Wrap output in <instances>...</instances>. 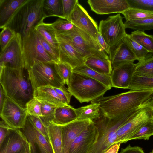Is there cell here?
I'll use <instances>...</instances> for the list:
<instances>
[{"label":"cell","instance_id":"19","mask_svg":"<svg viewBox=\"0 0 153 153\" xmlns=\"http://www.w3.org/2000/svg\"><path fill=\"white\" fill-rule=\"evenodd\" d=\"M93 122L90 120H77L62 126L64 153H67L74 141Z\"/></svg>","mask_w":153,"mask_h":153},{"label":"cell","instance_id":"48","mask_svg":"<svg viewBox=\"0 0 153 153\" xmlns=\"http://www.w3.org/2000/svg\"><path fill=\"white\" fill-rule=\"evenodd\" d=\"M120 153H145L142 148L138 146H132L130 144L121 149Z\"/></svg>","mask_w":153,"mask_h":153},{"label":"cell","instance_id":"31","mask_svg":"<svg viewBox=\"0 0 153 153\" xmlns=\"http://www.w3.org/2000/svg\"><path fill=\"white\" fill-rule=\"evenodd\" d=\"M129 35L149 52L153 55V35L148 34L144 31L136 30L131 32Z\"/></svg>","mask_w":153,"mask_h":153},{"label":"cell","instance_id":"29","mask_svg":"<svg viewBox=\"0 0 153 153\" xmlns=\"http://www.w3.org/2000/svg\"><path fill=\"white\" fill-rule=\"evenodd\" d=\"M43 8L47 17L54 16L65 19L62 0H44Z\"/></svg>","mask_w":153,"mask_h":153},{"label":"cell","instance_id":"30","mask_svg":"<svg viewBox=\"0 0 153 153\" xmlns=\"http://www.w3.org/2000/svg\"><path fill=\"white\" fill-rule=\"evenodd\" d=\"M122 40L134 54L138 62H141L153 55L131 38L128 34L126 33Z\"/></svg>","mask_w":153,"mask_h":153},{"label":"cell","instance_id":"21","mask_svg":"<svg viewBox=\"0 0 153 153\" xmlns=\"http://www.w3.org/2000/svg\"><path fill=\"white\" fill-rule=\"evenodd\" d=\"M33 96L58 107L68 105L56 92L53 87L45 86L38 88L33 91Z\"/></svg>","mask_w":153,"mask_h":153},{"label":"cell","instance_id":"6","mask_svg":"<svg viewBox=\"0 0 153 153\" xmlns=\"http://www.w3.org/2000/svg\"><path fill=\"white\" fill-rule=\"evenodd\" d=\"M56 34L72 46L85 59L92 56L109 59L108 56L97 41L75 26L69 31L56 33Z\"/></svg>","mask_w":153,"mask_h":153},{"label":"cell","instance_id":"36","mask_svg":"<svg viewBox=\"0 0 153 153\" xmlns=\"http://www.w3.org/2000/svg\"><path fill=\"white\" fill-rule=\"evenodd\" d=\"M126 28L144 31L153 29V17L139 20L125 22Z\"/></svg>","mask_w":153,"mask_h":153},{"label":"cell","instance_id":"13","mask_svg":"<svg viewBox=\"0 0 153 153\" xmlns=\"http://www.w3.org/2000/svg\"><path fill=\"white\" fill-rule=\"evenodd\" d=\"M68 20L97 41L98 27L85 10L78 2Z\"/></svg>","mask_w":153,"mask_h":153},{"label":"cell","instance_id":"10","mask_svg":"<svg viewBox=\"0 0 153 153\" xmlns=\"http://www.w3.org/2000/svg\"><path fill=\"white\" fill-rule=\"evenodd\" d=\"M25 68L23 56L22 38L16 33L10 42L0 54V67Z\"/></svg>","mask_w":153,"mask_h":153},{"label":"cell","instance_id":"37","mask_svg":"<svg viewBox=\"0 0 153 153\" xmlns=\"http://www.w3.org/2000/svg\"><path fill=\"white\" fill-rule=\"evenodd\" d=\"M38 100L41 105L42 117L40 118L46 126L53 119L55 111L57 107L43 100Z\"/></svg>","mask_w":153,"mask_h":153},{"label":"cell","instance_id":"34","mask_svg":"<svg viewBox=\"0 0 153 153\" xmlns=\"http://www.w3.org/2000/svg\"><path fill=\"white\" fill-rule=\"evenodd\" d=\"M137 64L134 75L153 77V55Z\"/></svg>","mask_w":153,"mask_h":153},{"label":"cell","instance_id":"7","mask_svg":"<svg viewBox=\"0 0 153 153\" xmlns=\"http://www.w3.org/2000/svg\"><path fill=\"white\" fill-rule=\"evenodd\" d=\"M55 62L34 61L27 71L33 91L40 87L48 85L58 88L65 85L56 69Z\"/></svg>","mask_w":153,"mask_h":153},{"label":"cell","instance_id":"9","mask_svg":"<svg viewBox=\"0 0 153 153\" xmlns=\"http://www.w3.org/2000/svg\"><path fill=\"white\" fill-rule=\"evenodd\" d=\"M123 17L120 14L110 16L106 19L100 21L99 32L111 47L121 41L126 34Z\"/></svg>","mask_w":153,"mask_h":153},{"label":"cell","instance_id":"47","mask_svg":"<svg viewBox=\"0 0 153 153\" xmlns=\"http://www.w3.org/2000/svg\"><path fill=\"white\" fill-rule=\"evenodd\" d=\"M10 128L3 121L0 122V146L2 143L9 133Z\"/></svg>","mask_w":153,"mask_h":153},{"label":"cell","instance_id":"26","mask_svg":"<svg viewBox=\"0 0 153 153\" xmlns=\"http://www.w3.org/2000/svg\"><path fill=\"white\" fill-rule=\"evenodd\" d=\"M85 64L91 69L102 74L110 75L112 68L109 59L92 56L85 60Z\"/></svg>","mask_w":153,"mask_h":153},{"label":"cell","instance_id":"50","mask_svg":"<svg viewBox=\"0 0 153 153\" xmlns=\"http://www.w3.org/2000/svg\"><path fill=\"white\" fill-rule=\"evenodd\" d=\"M121 143H115L110 146L104 153H118Z\"/></svg>","mask_w":153,"mask_h":153},{"label":"cell","instance_id":"12","mask_svg":"<svg viewBox=\"0 0 153 153\" xmlns=\"http://www.w3.org/2000/svg\"><path fill=\"white\" fill-rule=\"evenodd\" d=\"M20 130L29 144L30 153H54L50 141L34 126L27 116Z\"/></svg>","mask_w":153,"mask_h":153},{"label":"cell","instance_id":"35","mask_svg":"<svg viewBox=\"0 0 153 153\" xmlns=\"http://www.w3.org/2000/svg\"><path fill=\"white\" fill-rule=\"evenodd\" d=\"M153 135V119L147 122L134 132L128 141L133 140H148Z\"/></svg>","mask_w":153,"mask_h":153},{"label":"cell","instance_id":"16","mask_svg":"<svg viewBox=\"0 0 153 153\" xmlns=\"http://www.w3.org/2000/svg\"><path fill=\"white\" fill-rule=\"evenodd\" d=\"M91 10L98 14L121 13L129 8L127 0H88Z\"/></svg>","mask_w":153,"mask_h":153},{"label":"cell","instance_id":"3","mask_svg":"<svg viewBox=\"0 0 153 153\" xmlns=\"http://www.w3.org/2000/svg\"><path fill=\"white\" fill-rule=\"evenodd\" d=\"M44 1L27 0L17 10L5 27L20 34L22 38L27 36L47 17L43 10Z\"/></svg>","mask_w":153,"mask_h":153},{"label":"cell","instance_id":"28","mask_svg":"<svg viewBox=\"0 0 153 153\" xmlns=\"http://www.w3.org/2000/svg\"><path fill=\"white\" fill-rule=\"evenodd\" d=\"M73 71L86 75L100 82L110 90L112 87L110 75L100 74L91 69L84 64L78 66Z\"/></svg>","mask_w":153,"mask_h":153},{"label":"cell","instance_id":"43","mask_svg":"<svg viewBox=\"0 0 153 153\" xmlns=\"http://www.w3.org/2000/svg\"><path fill=\"white\" fill-rule=\"evenodd\" d=\"M27 117L35 127L50 141L47 126L40 118L29 115Z\"/></svg>","mask_w":153,"mask_h":153},{"label":"cell","instance_id":"4","mask_svg":"<svg viewBox=\"0 0 153 153\" xmlns=\"http://www.w3.org/2000/svg\"><path fill=\"white\" fill-rule=\"evenodd\" d=\"M141 108V106H139L125 114L111 119L101 113L98 118L93 121L98 128L99 135L96 143L88 153H104L111 146L118 143L117 130Z\"/></svg>","mask_w":153,"mask_h":153},{"label":"cell","instance_id":"25","mask_svg":"<svg viewBox=\"0 0 153 153\" xmlns=\"http://www.w3.org/2000/svg\"><path fill=\"white\" fill-rule=\"evenodd\" d=\"M34 29L51 45L59 55L56 32L52 27L51 23L43 22L38 25Z\"/></svg>","mask_w":153,"mask_h":153},{"label":"cell","instance_id":"11","mask_svg":"<svg viewBox=\"0 0 153 153\" xmlns=\"http://www.w3.org/2000/svg\"><path fill=\"white\" fill-rule=\"evenodd\" d=\"M0 116L10 128L21 129L25 125L28 114L26 108L6 97L0 111Z\"/></svg>","mask_w":153,"mask_h":153},{"label":"cell","instance_id":"32","mask_svg":"<svg viewBox=\"0 0 153 153\" xmlns=\"http://www.w3.org/2000/svg\"><path fill=\"white\" fill-rule=\"evenodd\" d=\"M129 89L132 91L153 90V77L134 75Z\"/></svg>","mask_w":153,"mask_h":153},{"label":"cell","instance_id":"45","mask_svg":"<svg viewBox=\"0 0 153 153\" xmlns=\"http://www.w3.org/2000/svg\"><path fill=\"white\" fill-rule=\"evenodd\" d=\"M78 2L77 0H62L63 12L65 19L68 20Z\"/></svg>","mask_w":153,"mask_h":153},{"label":"cell","instance_id":"23","mask_svg":"<svg viewBox=\"0 0 153 153\" xmlns=\"http://www.w3.org/2000/svg\"><path fill=\"white\" fill-rule=\"evenodd\" d=\"M75 109L70 105L57 107L54 118L50 122L54 124L63 126L77 119Z\"/></svg>","mask_w":153,"mask_h":153},{"label":"cell","instance_id":"27","mask_svg":"<svg viewBox=\"0 0 153 153\" xmlns=\"http://www.w3.org/2000/svg\"><path fill=\"white\" fill-rule=\"evenodd\" d=\"M99 106L98 103L91 102L89 105L75 109L77 120H90L93 121L97 119L100 115Z\"/></svg>","mask_w":153,"mask_h":153},{"label":"cell","instance_id":"8","mask_svg":"<svg viewBox=\"0 0 153 153\" xmlns=\"http://www.w3.org/2000/svg\"><path fill=\"white\" fill-rule=\"evenodd\" d=\"M22 47L25 68L27 71L30 69L36 60L56 62L44 49L35 29L27 36L22 38Z\"/></svg>","mask_w":153,"mask_h":153},{"label":"cell","instance_id":"24","mask_svg":"<svg viewBox=\"0 0 153 153\" xmlns=\"http://www.w3.org/2000/svg\"><path fill=\"white\" fill-rule=\"evenodd\" d=\"M47 126L50 143L54 153H64L62 138V126L49 122Z\"/></svg>","mask_w":153,"mask_h":153},{"label":"cell","instance_id":"14","mask_svg":"<svg viewBox=\"0 0 153 153\" xmlns=\"http://www.w3.org/2000/svg\"><path fill=\"white\" fill-rule=\"evenodd\" d=\"M99 135L98 128L93 122L74 141L67 153H88Z\"/></svg>","mask_w":153,"mask_h":153},{"label":"cell","instance_id":"33","mask_svg":"<svg viewBox=\"0 0 153 153\" xmlns=\"http://www.w3.org/2000/svg\"><path fill=\"white\" fill-rule=\"evenodd\" d=\"M126 22L139 20L153 17V12L144 9L130 8L122 13Z\"/></svg>","mask_w":153,"mask_h":153},{"label":"cell","instance_id":"1","mask_svg":"<svg viewBox=\"0 0 153 153\" xmlns=\"http://www.w3.org/2000/svg\"><path fill=\"white\" fill-rule=\"evenodd\" d=\"M153 96V90L129 91L116 95L102 97L91 102L100 104L101 113L109 119L125 114Z\"/></svg>","mask_w":153,"mask_h":153},{"label":"cell","instance_id":"41","mask_svg":"<svg viewBox=\"0 0 153 153\" xmlns=\"http://www.w3.org/2000/svg\"><path fill=\"white\" fill-rule=\"evenodd\" d=\"M2 29L0 34L1 51H2L8 45L16 33L9 27H5Z\"/></svg>","mask_w":153,"mask_h":153},{"label":"cell","instance_id":"22","mask_svg":"<svg viewBox=\"0 0 153 153\" xmlns=\"http://www.w3.org/2000/svg\"><path fill=\"white\" fill-rule=\"evenodd\" d=\"M27 0H0V28L5 27L17 10Z\"/></svg>","mask_w":153,"mask_h":153},{"label":"cell","instance_id":"18","mask_svg":"<svg viewBox=\"0 0 153 153\" xmlns=\"http://www.w3.org/2000/svg\"><path fill=\"white\" fill-rule=\"evenodd\" d=\"M28 144L20 129L10 128L8 134L0 146V153H20Z\"/></svg>","mask_w":153,"mask_h":153},{"label":"cell","instance_id":"42","mask_svg":"<svg viewBox=\"0 0 153 153\" xmlns=\"http://www.w3.org/2000/svg\"><path fill=\"white\" fill-rule=\"evenodd\" d=\"M129 7L139 8L153 12V0H127Z\"/></svg>","mask_w":153,"mask_h":153},{"label":"cell","instance_id":"2","mask_svg":"<svg viewBox=\"0 0 153 153\" xmlns=\"http://www.w3.org/2000/svg\"><path fill=\"white\" fill-rule=\"evenodd\" d=\"M25 69L0 67V83L7 97L26 108L27 103L33 97V91Z\"/></svg>","mask_w":153,"mask_h":153},{"label":"cell","instance_id":"15","mask_svg":"<svg viewBox=\"0 0 153 153\" xmlns=\"http://www.w3.org/2000/svg\"><path fill=\"white\" fill-rule=\"evenodd\" d=\"M137 66V63H128L113 68L110 75L112 87L129 89Z\"/></svg>","mask_w":153,"mask_h":153},{"label":"cell","instance_id":"20","mask_svg":"<svg viewBox=\"0 0 153 153\" xmlns=\"http://www.w3.org/2000/svg\"><path fill=\"white\" fill-rule=\"evenodd\" d=\"M112 69L120 65L134 63L137 59L127 45L122 40L110 48L108 55Z\"/></svg>","mask_w":153,"mask_h":153},{"label":"cell","instance_id":"44","mask_svg":"<svg viewBox=\"0 0 153 153\" xmlns=\"http://www.w3.org/2000/svg\"><path fill=\"white\" fill-rule=\"evenodd\" d=\"M37 33L39 41L45 50L56 62L59 61V54L41 35L37 32Z\"/></svg>","mask_w":153,"mask_h":153},{"label":"cell","instance_id":"38","mask_svg":"<svg viewBox=\"0 0 153 153\" xmlns=\"http://www.w3.org/2000/svg\"><path fill=\"white\" fill-rule=\"evenodd\" d=\"M55 66L64 84L67 85L73 72V68L69 65L59 61L55 62Z\"/></svg>","mask_w":153,"mask_h":153},{"label":"cell","instance_id":"46","mask_svg":"<svg viewBox=\"0 0 153 153\" xmlns=\"http://www.w3.org/2000/svg\"><path fill=\"white\" fill-rule=\"evenodd\" d=\"M54 89L59 95L65 101L68 105H69L72 95L64 85L59 88H54Z\"/></svg>","mask_w":153,"mask_h":153},{"label":"cell","instance_id":"40","mask_svg":"<svg viewBox=\"0 0 153 153\" xmlns=\"http://www.w3.org/2000/svg\"><path fill=\"white\" fill-rule=\"evenodd\" d=\"M51 25L56 33H65L72 30L75 26L70 21L65 19H58Z\"/></svg>","mask_w":153,"mask_h":153},{"label":"cell","instance_id":"49","mask_svg":"<svg viewBox=\"0 0 153 153\" xmlns=\"http://www.w3.org/2000/svg\"><path fill=\"white\" fill-rule=\"evenodd\" d=\"M97 41L107 55H109L111 47L105 42L99 32L97 35Z\"/></svg>","mask_w":153,"mask_h":153},{"label":"cell","instance_id":"53","mask_svg":"<svg viewBox=\"0 0 153 153\" xmlns=\"http://www.w3.org/2000/svg\"><path fill=\"white\" fill-rule=\"evenodd\" d=\"M149 153H153V149L152 150L151 152H150Z\"/></svg>","mask_w":153,"mask_h":153},{"label":"cell","instance_id":"5","mask_svg":"<svg viewBox=\"0 0 153 153\" xmlns=\"http://www.w3.org/2000/svg\"><path fill=\"white\" fill-rule=\"evenodd\" d=\"M67 85L69 92L81 103L88 102L103 97L109 90L105 85L92 78L74 71Z\"/></svg>","mask_w":153,"mask_h":153},{"label":"cell","instance_id":"52","mask_svg":"<svg viewBox=\"0 0 153 153\" xmlns=\"http://www.w3.org/2000/svg\"><path fill=\"white\" fill-rule=\"evenodd\" d=\"M20 153H30V148L28 143L26 148Z\"/></svg>","mask_w":153,"mask_h":153},{"label":"cell","instance_id":"51","mask_svg":"<svg viewBox=\"0 0 153 153\" xmlns=\"http://www.w3.org/2000/svg\"><path fill=\"white\" fill-rule=\"evenodd\" d=\"M0 111L2 109L4 100L6 97L3 91L1 85H0Z\"/></svg>","mask_w":153,"mask_h":153},{"label":"cell","instance_id":"39","mask_svg":"<svg viewBox=\"0 0 153 153\" xmlns=\"http://www.w3.org/2000/svg\"><path fill=\"white\" fill-rule=\"evenodd\" d=\"M41 106L39 100L33 97L26 104V109L28 115L42 117Z\"/></svg>","mask_w":153,"mask_h":153},{"label":"cell","instance_id":"17","mask_svg":"<svg viewBox=\"0 0 153 153\" xmlns=\"http://www.w3.org/2000/svg\"><path fill=\"white\" fill-rule=\"evenodd\" d=\"M58 44L59 61L74 68L85 64V59L70 44L56 34Z\"/></svg>","mask_w":153,"mask_h":153}]
</instances>
